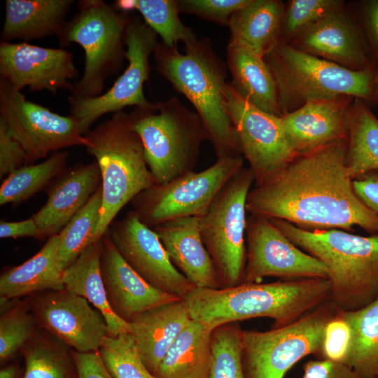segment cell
<instances>
[{
  "label": "cell",
  "instance_id": "obj_13",
  "mask_svg": "<svg viewBox=\"0 0 378 378\" xmlns=\"http://www.w3.org/2000/svg\"><path fill=\"white\" fill-rule=\"evenodd\" d=\"M0 118L27 154V165L57 150L82 146L88 140L77 120L26 99L21 90L0 77Z\"/></svg>",
  "mask_w": 378,
  "mask_h": 378
},
{
  "label": "cell",
  "instance_id": "obj_39",
  "mask_svg": "<svg viewBox=\"0 0 378 378\" xmlns=\"http://www.w3.org/2000/svg\"><path fill=\"white\" fill-rule=\"evenodd\" d=\"M38 326L27 304L19 303L0 318V360L13 357L36 336Z\"/></svg>",
  "mask_w": 378,
  "mask_h": 378
},
{
  "label": "cell",
  "instance_id": "obj_33",
  "mask_svg": "<svg viewBox=\"0 0 378 378\" xmlns=\"http://www.w3.org/2000/svg\"><path fill=\"white\" fill-rule=\"evenodd\" d=\"M113 5L125 13L138 10L169 48H177L180 41L188 45L197 40L194 31L181 21L177 0H118Z\"/></svg>",
  "mask_w": 378,
  "mask_h": 378
},
{
  "label": "cell",
  "instance_id": "obj_20",
  "mask_svg": "<svg viewBox=\"0 0 378 378\" xmlns=\"http://www.w3.org/2000/svg\"><path fill=\"white\" fill-rule=\"evenodd\" d=\"M351 98L339 97L306 103L281 116L287 140L295 155L346 139Z\"/></svg>",
  "mask_w": 378,
  "mask_h": 378
},
{
  "label": "cell",
  "instance_id": "obj_14",
  "mask_svg": "<svg viewBox=\"0 0 378 378\" xmlns=\"http://www.w3.org/2000/svg\"><path fill=\"white\" fill-rule=\"evenodd\" d=\"M246 244L241 284L260 283L266 276L328 279L326 265L295 246L270 218L251 214L247 217Z\"/></svg>",
  "mask_w": 378,
  "mask_h": 378
},
{
  "label": "cell",
  "instance_id": "obj_26",
  "mask_svg": "<svg viewBox=\"0 0 378 378\" xmlns=\"http://www.w3.org/2000/svg\"><path fill=\"white\" fill-rule=\"evenodd\" d=\"M73 0H6L1 41L29 40L56 35L65 23Z\"/></svg>",
  "mask_w": 378,
  "mask_h": 378
},
{
  "label": "cell",
  "instance_id": "obj_19",
  "mask_svg": "<svg viewBox=\"0 0 378 378\" xmlns=\"http://www.w3.org/2000/svg\"><path fill=\"white\" fill-rule=\"evenodd\" d=\"M102 244V276L108 304L118 317L130 323L147 310L182 299L155 288L141 277L106 234Z\"/></svg>",
  "mask_w": 378,
  "mask_h": 378
},
{
  "label": "cell",
  "instance_id": "obj_6",
  "mask_svg": "<svg viewBox=\"0 0 378 378\" xmlns=\"http://www.w3.org/2000/svg\"><path fill=\"white\" fill-rule=\"evenodd\" d=\"M264 59L274 78L281 116L320 99L374 96L371 67L352 70L310 55L281 40Z\"/></svg>",
  "mask_w": 378,
  "mask_h": 378
},
{
  "label": "cell",
  "instance_id": "obj_46",
  "mask_svg": "<svg viewBox=\"0 0 378 378\" xmlns=\"http://www.w3.org/2000/svg\"><path fill=\"white\" fill-rule=\"evenodd\" d=\"M352 186L361 202L378 216V170L352 179Z\"/></svg>",
  "mask_w": 378,
  "mask_h": 378
},
{
  "label": "cell",
  "instance_id": "obj_22",
  "mask_svg": "<svg viewBox=\"0 0 378 378\" xmlns=\"http://www.w3.org/2000/svg\"><path fill=\"white\" fill-rule=\"evenodd\" d=\"M102 183L96 161L66 169L48 191L43 207L34 216L43 239L57 234L88 202Z\"/></svg>",
  "mask_w": 378,
  "mask_h": 378
},
{
  "label": "cell",
  "instance_id": "obj_44",
  "mask_svg": "<svg viewBox=\"0 0 378 378\" xmlns=\"http://www.w3.org/2000/svg\"><path fill=\"white\" fill-rule=\"evenodd\" d=\"M303 370L302 378H358L346 364L327 359L309 360L304 365Z\"/></svg>",
  "mask_w": 378,
  "mask_h": 378
},
{
  "label": "cell",
  "instance_id": "obj_43",
  "mask_svg": "<svg viewBox=\"0 0 378 378\" xmlns=\"http://www.w3.org/2000/svg\"><path fill=\"white\" fill-rule=\"evenodd\" d=\"M27 165V154L9 127L0 118V177Z\"/></svg>",
  "mask_w": 378,
  "mask_h": 378
},
{
  "label": "cell",
  "instance_id": "obj_37",
  "mask_svg": "<svg viewBox=\"0 0 378 378\" xmlns=\"http://www.w3.org/2000/svg\"><path fill=\"white\" fill-rule=\"evenodd\" d=\"M242 329L235 323L213 329L211 358L206 378H245L242 365Z\"/></svg>",
  "mask_w": 378,
  "mask_h": 378
},
{
  "label": "cell",
  "instance_id": "obj_28",
  "mask_svg": "<svg viewBox=\"0 0 378 378\" xmlns=\"http://www.w3.org/2000/svg\"><path fill=\"white\" fill-rule=\"evenodd\" d=\"M102 239L88 247L64 270L63 283L65 288L83 297L100 312L107 323L109 336H116L128 333L129 323L114 314L107 300L100 267Z\"/></svg>",
  "mask_w": 378,
  "mask_h": 378
},
{
  "label": "cell",
  "instance_id": "obj_23",
  "mask_svg": "<svg viewBox=\"0 0 378 378\" xmlns=\"http://www.w3.org/2000/svg\"><path fill=\"white\" fill-rule=\"evenodd\" d=\"M153 229L172 264L196 288H220L215 266L202 239L199 217L174 219Z\"/></svg>",
  "mask_w": 378,
  "mask_h": 378
},
{
  "label": "cell",
  "instance_id": "obj_12",
  "mask_svg": "<svg viewBox=\"0 0 378 378\" xmlns=\"http://www.w3.org/2000/svg\"><path fill=\"white\" fill-rule=\"evenodd\" d=\"M157 33L138 16L130 17L125 32L126 59L128 64L109 90L87 99L68 97L70 115L85 135L91 125L102 115L122 111L127 106H150L144 93L151 67L150 57L158 44Z\"/></svg>",
  "mask_w": 378,
  "mask_h": 378
},
{
  "label": "cell",
  "instance_id": "obj_40",
  "mask_svg": "<svg viewBox=\"0 0 378 378\" xmlns=\"http://www.w3.org/2000/svg\"><path fill=\"white\" fill-rule=\"evenodd\" d=\"M337 0H291L285 7L281 34L288 43L300 31L328 15L341 9Z\"/></svg>",
  "mask_w": 378,
  "mask_h": 378
},
{
  "label": "cell",
  "instance_id": "obj_45",
  "mask_svg": "<svg viewBox=\"0 0 378 378\" xmlns=\"http://www.w3.org/2000/svg\"><path fill=\"white\" fill-rule=\"evenodd\" d=\"M71 354L77 370V378H113L99 351L85 353L73 351Z\"/></svg>",
  "mask_w": 378,
  "mask_h": 378
},
{
  "label": "cell",
  "instance_id": "obj_21",
  "mask_svg": "<svg viewBox=\"0 0 378 378\" xmlns=\"http://www.w3.org/2000/svg\"><path fill=\"white\" fill-rule=\"evenodd\" d=\"M290 41L300 50L352 70L370 67L356 27L341 9L307 27Z\"/></svg>",
  "mask_w": 378,
  "mask_h": 378
},
{
  "label": "cell",
  "instance_id": "obj_42",
  "mask_svg": "<svg viewBox=\"0 0 378 378\" xmlns=\"http://www.w3.org/2000/svg\"><path fill=\"white\" fill-rule=\"evenodd\" d=\"M351 340V328L338 310L326 326L319 354L323 359L343 363L349 352Z\"/></svg>",
  "mask_w": 378,
  "mask_h": 378
},
{
  "label": "cell",
  "instance_id": "obj_47",
  "mask_svg": "<svg viewBox=\"0 0 378 378\" xmlns=\"http://www.w3.org/2000/svg\"><path fill=\"white\" fill-rule=\"evenodd\" d=\"M24 237L43 239L42 234L33 216L21 221H1L0 237L1 239Z\"/></svg>",
  "mask_w": 378,
  "mask_h": 378
},
{
  "label": "cell",
  "instance_id": "obj_1",
  "mask_svg": "<svg viewBox=\"0 0 378 378\" xmlns=\"http://www.w3.org/2000/svg\"><path fill=\"white\" fill-rule=\"evenodd\" d=\"M347 139L297 154L251 188L246 210L308 231L378 234V216L355 193L346 167Z\"/></svg>",
  "mask_w": 378,
  "mask_h": 378
},
{
  "label": "cell",
  "instance_id": "obj_27",
  "mask_svg": "<svg viewBox=\"0 0 378 378\" xmlns=\"http://www.w3.org/2000/svg\"><path fill=\"white\" fill-rule=\"evenodd\" d=\"M58 235L48 238L39 251L0 276V297L6 301L50 290L64 288V270L59 254Z\"/></svg>",
  "mask_w": 378,
  "mask_h": 378
},
{
  "label": "cell",
  "instance_id": "obj_51",
  "mask_svg": "<svg viewBox=\"0 0 378 378\" xmlns=\"http://www.w3.org/2000/svg\"><path fill=\"white\" fill-rule=\"evenodd\" d=\"M377 378H378V377H377Z\"/></svg>",
  "mask_w": 378,
  "mask_h": 378
},
{
  "label": "cell",
  "instance_id": "obj_24",
  "mask_svg": "<svg viewBox=\"0 0 378 378\" xmlns=\"http://www.w3.org/2000/svg\"><path fill=\"white\" fill-rule=\"evenodd\" d=\"M191 319L186 300L181 299L147 310L129 323L128 334L144 364L154 376Z\"/></svg>",
  "mask_w": 378,
  "mask_h": 378
},
{
  "label": "cell",
  "instance_id": "obj_41",
  "mask_svg": "<svg viewBox=\"0 0 378 378\" xmlns=\"http://www.w3.org/2000/svg\"><path fill=\"white\" fill-rule=\"evenodd\" d=\"M250 0H177L180 13L195 15L222 25H228L232 16Z\"/></svg>",
  "mask_w": 378,
  "mask_h": 378
},
{
  "label": "cell",
  "instance_id": "obj_35",
  "mask_svg": "<svg viewBox=\"0 0 378 378\" xmlns=\"http://www.w3.org/2000/svg\"><path fill=\"white\" fill-rule=\"evenodd\" d=\"M65 346L56 338L35 336L22 350V378H77L72 354Z\"/></svg>",
  "mask_w": 378,
  "mask_h": 378
},
{
  "label": "cell",
  "instance_id": "obj_5",
  "mask_svg": "<svg viewBox=\"0 0 378 378\" xmlns=\"http://www.w3.org/2000/svg\"><path fill=\"white\" fill-rule=\"evenodd\" d=\"M87 151L96 159L102 177V204L93 244L102 239L119 211L156 184L146 162L141 139L124 111L85 135Z\"/></svg>",
  "mask_w": 378,
  "mask_h": 378
},
{
  "label": "cell",
  "instance_id": "obj_38",
  "mask_svg": "<svg viewBox=\"0 0 378 378\" xmlns=\"http://www.w3.org/2000/svg\"><path fill=\"white\" fill-rule=\"evenodd\" d=\"M99 352L113 378H156L144 364L128 333L108 336Z\"/></svg>",
  "mask_w": 378,
  "mask_h": 378
},
{
  "label": "cell",
  "instance_id": "obj_2",
  "mask_svg": "<svg viewBox=\"0 0 378 378\" xmlns=\"http://www.w3.org/2000/svg\"><path fill=\"white\" fill-rule=\"evenodd\" d=\"M185 300L192 319L212 330L260 317L272 319L273 328H279L330 300V288L327 278L298 279L195 288Z\"/></svg>",
  "mask_w": 378,
  "mask_h": 378
},
{
  "label": "cell",
  "instance_id": "obj_9",
  "mask_svg": "<svg viewBox=\"0 0 378 378\" xmlns=\"http://www.w3.org/2000/svg\"><path fill=\"white\" fill-rule=\"evenodd\" d=\"M255 182L243 167L199 217L200 234L215 266L220 288L241 284L246 261V200Z\"/></svg>",
  "mask_w": 378,
  "mask_h": 378
},
{
  "label": "cell",
  "instance_id": "obj_50",
  "mask_svg": "<svg viewBox=\"0 0 378 378\" xmlns=\"http://www.w3.org/2000/svg\"><path fill=\"white\" fill-rule=\"evenodd\" d=\"M374 85L375 92L378 94V74H376Z\"/></svg>",
  "mask_w": 378,
  "mask_h": 378
},
{
  "label": "cell",
  "instance_id": "obj_36",
  "mask_svg": "<svg viewBox=\"0 0 378 378\" xmlns=\"http://www.w3.org/2000/svg\"><path fill=\"white\" fill-rule=\"evenodd\" d=\"M102 204V186L85 205L79 210L57 234L59 258L62 269L69 267L93 244Z\"/></svg>",
  "mask_w": 378,
  "mask_h": 378
},
{
  "label": "cell",
  "instance_id": "obj_31",
  "mask_svg": "<svg viewBox=\"0 0 378 378\" xmlns=\"http://www.w3.org/2000/svg\"><path fill=\"white\" fill-rule=\"evenodd\" d=\"M339 314L347 321L351 331L349 352L343 363L358 378H377L378 298L357 310L339 309Z\"/></svg>",
  "mask_w": 378,
  "mask_h": 378
},
{
  "label": "cell",
  "instance_id": "obj_15",
  "mask_svg": "<svg viewBox=\"0 0 378 378\" xmlns=\"http://www.w3.org/2000/svg\"><path fill=\"white\" fill-rule=\"evenodd\" d=\"M27 302L37 324L77 352L99 351L110 335L105 318L83 297L66 289L35 293Z\"/></svg>",
  "mask_w": 378,
  "mask_h": 378
},
{
  "label": "cell",
  "instance_id": "obj_29",
  "mask_svg": "<svg viewBox=\"0 0 378 378\" xmlns=\"http://www.w3.org/2000/svg\"><path fill=\"white\" fill-rule=\"evenodd\" d=\"M285 5L277 0H250L231 18L230 38L244 42L263 57L281 40Z\"/></svg>",
  "mask_w": 378,
  "mask_h": 378
},
{
  "label": "cell",
  "instance_id": "obj_16",
  "mask_svg": "<svg viewBox=\"0 0 378 378\" xmlns=\"http://www.w3.org/2000/svg\"><path fill=\"white\" fill-rule=\"evenodd\" d=\"M226 109L237 132L241 153L248 162L255 183L275 172L295 154L287 140L281 118L268 113L241 97L230 83Z\"/></svg>",
  "mask_w": 378,
  "mask_h": 378
},
{
  "label": "cell",
  "instance_id": "obj_18",
  "mask_svg": "<svg viewBox=\"0 0 378 378\" xmlns=\"http://www.w3.org/2000/svg\"><path fill=\"white\" fill-rule=\"evenodd\" d=\"M78 76L72 54L64 48H52L27 42L0 43V77L21 90H47L57 94L71 88Z\"/></svg>",
  "mask_w": 378,
  "mask_h": 378
},
{
  "label": "cell",
  "instance_id": "obj_34",
  "mask_svg": "<svg viewBox=\"0 0 378 378\" xmlns=\"http://www.w3.org/2000/svg\"><path fill=\"white\" fill-rule=\"evenodd\" d=\"M67 158L66 151L55 152L45 161L9 174L0 187V204L17 205L48 186L66 169Z\"/></svg>",
  "mask_w": 378,
  "mask_h": 378
},
{
  "label": "cell",
  "instance_id": "obj_49",
  "mask_svg": "<svg viewBox=\"0 0 378 378\" xmlns=\"http://www.w3.org/2000/svg\"><path fill=\"white\" fill-rule=\"evenodd\" d=\"M18 370L13 365H8L0 370V378H18Z\"/></svg>",
  "mask_w": 378,
  "mask_h": 378
},
{
  "label": "cell",
  "instance_id": "obj_48",
  "mask_svg": "<svg viewBox=\"0 0 378 378\" xmlns=\"http://www.w3.org/2000/svg\"><path fill=\"white\" fill-rule=\"evenodd\" d=\"M364 8V18L368 37L378 57V0L367 1Z\"/></svg>",
  "mask_w": 378,
  "mask_h": 378
},
{
  "label": "cell",
  "instance_id": "obj_25",
  "mask_svg": "<svg viewBox=\"0 0 378 378\" xmlns=\"http://www.w3.org/2000/svg\"><path fill=\"white\" fill-rule=\"evenodd\" d=\"M230 83L244 99L268 113L281 117L274 78L264 57L242 41L230 38L227 46Z\"/></svg>",
  "mask_w": 378,
  "mask_h": 378
},
{
  "label": "cell",
  "instance_id": "obj_8",
  "mask_svg": "<svg viewBox=\"0 0 378 378\" xmlns=\"http://www.w3.org/2000/svg\"><path fill=\"white\" fill-rule=\"evenodd\" d=\"M77 8L57 36L61 46L76 43L85 52L84 72L73 83L70 97L93 98L104 93L106 80L122 69L126 59L125 32L130 17L102 0H81Z\"/></svg>",
  "mask_w": 378,
  "mask_h": 378
},
{
  "label": "cell",
  "instance_id": "obj_7",
  "mask_svg": "<svg viewBox=\"0 0 378 378\" xmlns=\"http://www.w3.org/2000/svg\"><path fill=\"white\" fill-rule=\"evenodd\" d=\"M130 118L156 184L193 171L201 145L208 140L196 112L172 97L145 108H135Z\"/></svg>",
  "mask_w": 378,
  "mask_h": 378
},
{
  "label": "cell",
  "instance_id": "obj_10",
  "mask_svg": "<svg viewBox=\"0 0 378 378\" xmlns=\"http://www.w3.org/2000/svg\"><path fill=\"white\" fill-rule=\"evenodd\" d=\"M338 310L328 300L288 325L267 331L243 330L245 378H284L300 360L319 354L326 326Z\"/></svg>",
  "mask_w": 378,
  "mask_h": 378
},
{
  "label": "cell",
  "instance_id": "obj_11",
  "mask_svg": "<svg viewBox=\"0 0 378 378\" xmlns=\"http://www.w3.org/2000/svg\"><path fill=\"white\" fill-rule=\"evenodd\" d=\"M243 167L241 155L218 156L206 169L190 172L141 192L132 201V211L151 228L176 218L200 217Z\"/></svg>",
  "mask_w": 378,
  "mask_h": 378
},
{
  "label": "cell",
  "instance_id": "obj_4",
  "mask_svg": "<svg viewBox=\"0 0 378 378\" xmlns=\"http://www.w3.org/2000/svg\"><path fill=\"white\" fill-rule=\"evenodd\" d=\"M295 246L323 262L330 300L340 310L361 309L378 298V234L342 230L308 231L270 218Z\"/></svg>",
  "mask_w": 378,
  "mask_h": 378
},
{
  "label": "cell",
  "instance_id": "obj_17",
  "mask_svg": "<svg viewBox=\"0 0 378 378\" xmlns=\"http://www.w3.org/2000/svg\"><path fill=\"white\" fill-rule=\"evenodd\" d=\"M106 234L124 260L155 288L182 299L196 288L172 264L155 230L132 211L111 224Z\"/></svg>",
  "mask_w": 378,
  "mask_h": 378
},
{
  "label": "cell",
  "instance_id": "obj_30",
  "mask_svg": "<svg viewBox=\"0 0 378 378\" xmlns=\"http://www.w3.org/2000/svg\"><path fill=\"white\" fill-rule=\"evenodd\" d=\"M212 329L191 319L161 362L156 378H206L211 358Z\"/></svg>",
  "mask_w": 378,
  "mask_h": 378
},
{
  "label": "cell",
  "instance_id": "obj_3",
  "mask_svg": "<svg viewBox=\"0 0 378 378\" xmlns=\"http://www.w3.org/2000/svg\"><path fill=\"white\" fill-rule=\"evenodd\" d=\"M158 71L193 105L218 156L241 155L239 139L226 109L227 64L210 38L185 45V52L159 42L154 52Z\"/></svg>",
  "mask_w": 378,
  "mask_h": 378
},
{
  "label": "cell",
  "instance_id": "obj_32",
  "mask_svg": "<svg viewBox=\"0 0 378 378\" xmlns=\"http://www.w3.org/2000/svg\"><path fill=\"white\" fill-rule=\"evenodd\" d=\"M346 167L351 179L378 170V118L363 100L351 104L347 120Z\"/></svg>",
  "mask_w": 378,
  "mask_h": 378
}]
</instances>
